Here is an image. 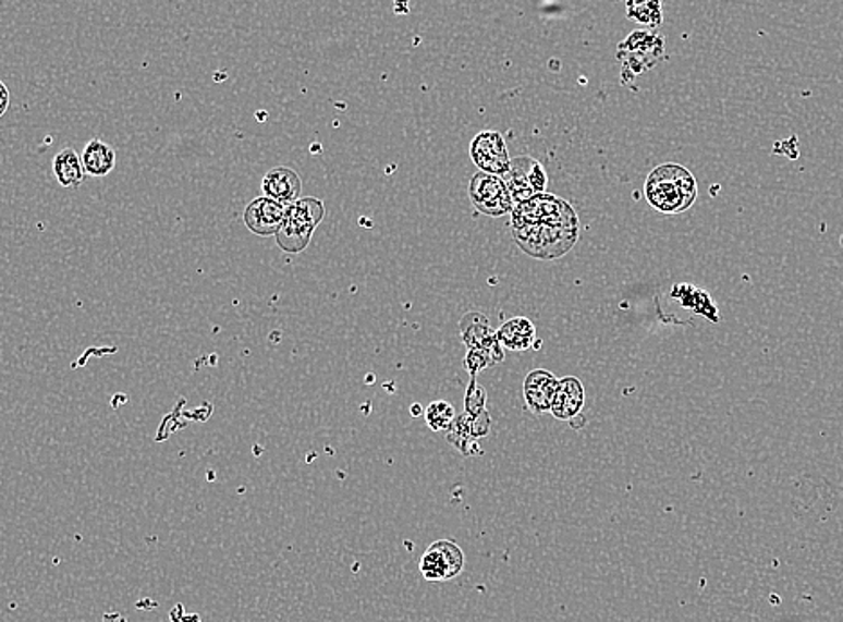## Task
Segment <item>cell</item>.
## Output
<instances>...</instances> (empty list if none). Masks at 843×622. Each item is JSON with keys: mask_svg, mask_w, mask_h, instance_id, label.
Masks as SVG:
<instances>
[{"mask_svg": "<svg viewBox=\"0 0 843 622\" xmlns=\"http://www.w3.org/2000/svg\"><path fill=\"white\" fill-rule=\"evenodd\" d=\"M425 419L433 432L448 430L455 422V408L448 402H433L425 411Z\"/></svg>", "mask_w": 843, "mask_h": 622, "instance_id": "d6986e66", "label": "cell"}, {"mask_svg": "<svg viewBox=\"0 0 843 622\" xmlns=\"http://www.w3.org/2000/svg\"><path fill=\"white\" fill-rule=\"evenodd\" d=\"M301 190H303L301 176L286 166L272 168L267 175L262 176V196L281 202L283 206L289 207L295 204L301 198Z\"/></svg>", "mask_w": 843, "mask_h": 622, "instance_id": "30bf717a", "label": "cell"}, {"mask_svg": "<svg viewBox=\"0 0 843 622\" xmlns=\"http://www.w3.org/2000/svg\"><path fill=\"white\" fill-rule=\"evenodd\" d=\"M412 411H414V412H412V414H414V416H419V414H422V412H419V411H422V408H419V406H414V408H412Z\"/></svg>", "mask_w": 843, "mask_h": 622, "instance_id": "603a6c76", "label": "cell"}, {"mask_svg": "<svg viewBox=\"0 0 843 622\" xmlns=\"http://www.w3.org/2000/svg\"><path fill=\"white\" fill-rule=\"evenodd\" d=\"M500 344L504 350L527 351L536 345V328L529 319L525 317H514L500 326L497 331Z\"/></svg>", "mask_w": 843, "mask_h": 622, "instance_id": "5bb4252c", "label": "cell"}, {"mask_svg": "<svg viewBox=\"0 0 843 622\" xmlns=\"http://www.w3.org/2000/svg\"><path fill=\"white\" fill-rule=\"evenodd\" d=\"M284 215L286 206L281 202L272 200L268 196H257L243 212V221L256 236H276L283 225Z\"/></svg>", "mask_w": 843, "mask_h": 622, "instance_id": "9c48e42d", "label": "cell"}, {"mask_svg": "<svg viewBox=\"0 0 843 622\" xmlns=\"http://www.w3.org/2000/svg\"><path fill=\"white\" fill-rule=\"evenodd\" d=\"M665 44L659 33L633 32L619 46V58L624 68L632 69L635 74H643L653 69L663 58Z\"/></svg>", "mask_w": 843, "mask_h": 622, "instance_id": "52a82bcc", "label": "cell"}, {"mask_svg": "<svg viewBox=\"0 0 843 622\" xmlns=\"http://www.w3.org/2000/svg\"><path fill=\"white\" fill-rule=\"evenodd\" d=\"M466 565L464 550L453 540L433 541L419 561L422 576L430 583L452 582L461 576Z\"/></svg>", "mask_w": 843, "mask_h": 622, "instance_id": "277c9868", "label": "cell"}, {"mask_svg": "<svg viewBox=\"0 0 843 622\" xmlns=\"http://www.w3.org/2000/svg\"><path fill=\"white\" fill-rule=\"evenodd\" d=\"M644 193L649 206L655 207L657 211L663 215H680L695 204L698 185L687 168L669 162L649 173Z\"/></svg>", "mask_w": 843, "mask_h": 622, "instance_id": "7a4b0ae2", "label": "cell"}, {"mask_svg": "<svg viewBox=\"0 0 843 622\" xmlns=\"http://www.w3.org/2000/svg\"><path fill=\"white\" fill-rule=\"evenodd\" d=\"M469 419H472V430H474L475 438H484V436H488L489 430H491V417H489L488 411L482 412V414H478V416L472 417L469 416Z\"/></svg>", "mask_w": 843, "mask_h": 622, "instance_id": "44dd1931", "label": "cell"}, {"mask_svg": "<svg viewBox=\"0 0 843 622\" xmlns=\"http://www.w3.org/2000/svg\"><path fill=\"white\" fill-rule=\"evenodd\" d=\"M486 398L488 397H486L484 387L478 386L477 381H475V378H472L468 392H466V403H464L466 414H468V416L475 417L478 416V414L486 412Z\"/></svg>", "mask_w": 843, "mask_h": 622, "instance_id": "ffe728a7", "label": "cell"}, {"mask_svg": "<svg viewBox=\"0 0 843 622\" xmlns=\"http://www.w3.org/2000/svg\"><path fill=\"white\" fill-rule=\"evenodd\" d=\"M585 405V389H583L582 381L569 376L560 380L558 386V392H555L554 403H552V416L561 422H571L574 417L579 416Z\"/></svg>", "mask_w": 843, "mask_h": 622, "instance_id": "7c38bea8", "label": "cell"}, {"mask_svg": "<svg viewBox=\"0 0 843 622\" xmlns=\"http://www.w3.org/2000/svg\"><path fill=\"white\" fill-rule=\"evenodd\" d=\"M469 155H472L474 164L484 173L504 176L505 171L510 170L511 159L504 137L493 130L480 132L472 141Z\"/></svg>", "mask_w": 843, "mask_h": 622, "instance_id": "ba28073f", "label": "cell"}, {"mask_svg": "<svg viewBox=\"0 0 843 622\" xmlns=\"http://www.w3.org/2000/svg\"><path fill=\"white\" fill-rule=\"evenodd\" d=\"M469 200L486 217H504L513 211V198L504 179L478 171L469 182Z\"/></svg>", "mask_w": 843, "mask_h": 622, "instance_id": "5b68a950", "label": "cell"}, {"mask_svg": "<svg viewBox=\"0 0 843 622\" xmlns=\"http://www.w3.org/2000/svg\"><path fill=\"white\" fill-rule=\"evenodd\" d=\"M8 103H10V93H8L4 83H0V115H4Z\"/></svg>", "mask_w": 843, "mask_h": 622, "instance_id": "7402d4cb", "label": "cell"}, {"mask_svg": "<svg viewBox=\"0 0 843 622\" xmlns=\"http://www.w3.org/2000/svg\"><path fill=\"white\" fill-rule=\"evenodd\" d=\"M560 380L546 369H536L524 381L525 403L535 414H546L552 408Z\"/></svg>", "mask_w": 843, "mask_h": 622, "instance_id": "8fae6325", "label": "cell"}, {"mask_svg": "<svg viewBox=\"0 0 843 622\" xmlns=\"http://www.w3.org/2000/svg\"><path fill=\"white\" fill-rule=\"evenodd\" d=\"M626 2V15L630 21L651 27V32L659 29L663 21L662 0H624Z\"/></svg>", "mask_w": 843, "mask_h": 622, "instance_id": "e0dca14e", "label": "cell"}, {"mask_svg": "<svg viewBox=\"0 0 843 622\" xmlns=\"http://www.w3.org/2000/svg\"><path fill=\"white\" fill-rule=\"evenodd\" d=\"M477 439L472 430V419H469L468 414L457 417L450 427V434H448V441L452 442L453 447H457L464 455H474V453L480 452Z\"/></svg>", "mask_w": 843, "mask_h": 622, "instance_id": "ac0fdd59", "label": "cell"}, {"mask_svg": "<svg viewBox=\"0 0 843 622\" xmlns=\"http://www.w3.org/2000/svg\"><path fill=\"white\" fill-rule=\"evenodd\" d=\"M514 206L529 200L533 196L541 195L547 190V173L538 160L530 157H516L511 160L510 170L502 176Z\"/></svg>", "mask_w": 843, "mask_h": 622, "instance_id": "8992f818", "label": "cell"}, {"mask_svg": "<svg viewBox=\"0 0 843 622\" xmlns=\"http://www.w3.org/2000/svg\"><path fill=\"white\" fill-rule=\"evenodd\" d=\"M326 207L322 200L306 196L286 207L283 225L276 234L278 247L286 254H301L308 248L314 232L325 220Z\"/></svg>", "mask_w": 843, "mask_h": 622, "instance_id": "3957f363", "label": "cell"}, {"mask_svg": "<svg viewBox=\"0 0 843 622\" xmlns=\"http://www.w3.org/2000/svg\"><path fill=\"white\" fill-rule=\"evenodd\" d=\"M82 159L87 175L94 179H103L115 168V151L101 139L88 141L83 148Z\"/></svg>", "mask_w": 843, "mask_h": 622, "instance_id": "9a60e30c", "label": "cell"}, {"mask_svg": "<svg viewBox=\"0 0 843 622\" xmlns=\"http://www.w3.org/2000/svg\"><path fill=\"white\" fill-rule=\"evenodd\" d=\"M514 242L530 257L550 261L571 253L579 240V218L560 196H533L511 211Z\"/></svg>", "mask_w": 843, "mask_h": 622, "instance_id": "6da1fadb", "label": "cell"}, {"mask_svg": "<svg viewBox=\"0 0 843 622\" xmlns=\"http://www.w3.org/2000/svg\"><path fill=\"white\" fill-rule=\"evenodd\" d=\"M52 173H54L58 184L62 187H69V190L80 187L87 175L83 159L74 148H65L60 154L54 155Z\"/></svg>", "mask_w": 843, "mask_h": 622, "instance_id": "4fadbf2b", "label": "cell"}, {"mask_svg": "<svg viewBox=\"0 0 843 622\" xmlns=\"http://www.w3.org/2000/svg\"><path fill=\"white\" fill-rule=\"evenodd\" d=\"M459 326H461L463 342L468 350L484 347L497 334V331L491 330L488 317L480 314V312H472V314L464 315Z\"/></svg>", "mask_w": 843, "mask_h": 622, "instance_id": "2e32d148", "label": "cell"}]
</instances>
